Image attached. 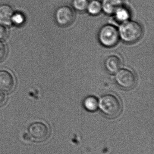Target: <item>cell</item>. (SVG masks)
I'll return each mask as SVG.
<instances>
[{
  "instance_id": "cell-4",
  "label": "cell",
  "mask_w": 154,
  "mask_h": 154,
  "mask_svg": "<svg viewBox=\"0 0 154 154\" xmlns=\"http://www.w3.org/2000/svg\"><path fill=\"white\" fill-rule=\"evenodd\" d=\"M115 80L119 87L127 90L134 88L137 83L135 75L127 69L118 70L116 74Z\"/></svg>"
},
{
  "instance_id": "cell-5",
  "label": "cell",
  "mask_w": 154,
  "mask_h": 154,
  "mask_svg": "<svg viewBox=\"0 0 154 154\" xmlns=\"http://www.w3.org/2000/svg\"><path fill=\"white\" fill-rule=\"evenodd\" d=\"M28 133L31 140L40 143L45 141L48 138L49 135V129L44 123L35 122L29 126Z\"/></svg>"
},
{
  "instance_id": "cell-17",
  "label": "cell",
  "mask_w": 154,
  "mask_h": 154,
  "mask_svg": "<svg viewBox=\"0 0 154 154\" xmlns=\"http://www.w3.org/2000/svg\"><path fill=\"white\" fill-rule=\"evenodd\" d=\"M8 31L5 25L0 24V40L5 39L8 37Z\"/></svg>"
},
{
  "instance_id": "cell-3",
  "label": "cell",
  "mask_w": 154,
  "mask_h": 154,
  "mask_svg": "<svg viewBox=\"0 0 154 154\" xmlns=\"http://www.w3.org/2000/svg\"><path fill=\"white\" fill-rule=\"evenodd\" d=\"M98 39L101 45L106 48L115 46L119 39V34L117 28L112 24H106L99 30Z\"/></svg>"
},
{
  "instance_id": "cell-1",
  "label": "cell",
  "mask_w": 154,
  "mask_h": 154,
  "mask_svg": "<svg viewBox=\"0 0 154 154\" xmlns=\"http://www.w3.org/2000/svg\"><path fill=\"white\" fill-rule=\"evenodd\" d=\"M119 37L126 43L133 44L138 42L143 34L142 25L134 21L129 20L121 23L118 29Z\"/></svg>"
},
{
  "instance_id": "cell-11",
  "label": "cell",
  "mask_w": 154,
  "mask_h": 154,
  "mask_svg": "<svg viewBox=\"0 0 154 154\" xmlns=\"http://www.w3.org/2000/svg\"><path fill=\"white\" fill-rule=\"evenodd\" d=\"M113 15L117 22L122 23L130 20L131 14L128 8L124 5L116 11Z\"/></svg>"
},
{
  "instance_id": "cell-2",
  "label": "cell",
  "mask_w": 154,
  "mask_h": 154,
  "mask_svg": "<svg viewBox=\"0 0 154 154\" xmlns=\"http://www.w3.org/2000/svg\"><path fill=\"white\" fill-rule=\"evenodd\" d=\"M99 107L104 115L111 118L117 117L122 112L121 102L117 97L111 94L103 96L99 102Z\"/></svg>"
},
{
  "instance_id": "cell-15",
  "label": "cell",
  "mask_w": 154,
  "mask_h": 154,
  "mask_svg": "<svg viewBox=\"0 0 154 154\" xmlns=\"http://www.w3.org/2000/svg\"><path fill=\"white\" fill-rule=\"evenodd\" d=\"M25 21V16L21 12H14L11 18V23L17 26H20Z\"/></svg>"
},
{
  "instance_id": "cell-7",
  "label": "cell",
  "mask_w": 154,
  "mask_h": 154,
  "mask_svg": "<svg viewBox=\"0 0 154 154\" xmlns=\"http://www.w3.org/2000/svg\"><path fill=\"white\" fill-rule=\"evenodd\" d=\"M14 77L6 70L0 71V89L2 91L9 92L14 89L15 87Z\"/></svg>"
},
{
  "instance_id": "cell-12",
  "label": "cell",
  "mask_w": 154,
  "mask_h": 154,
  "mask_svg": "<svg viewBox=\"0 0 154 154\" xmlns=\"http://www.w3.org/2000/svg\"><path fill=\"white\" fill-rule=\"evenodd\" d=\"M86 11L92 16L99 15L103 11L101 2L99 0H91L89 2Z\"/></svg>"
},
{
  "instance_id": "cell-18",
  "label": "cell",
  "mask_w": 154,
  "mask_h": 154,
  "mask_svg": "<svg viewBox=\"0 0 154 154\" xmlns=\"http://www.w3.org/2000/svg\"><path fill=\"white\" fill-rule=\"evenodd\" d=\"M6 95L2 90L0 89V106H2L6 101Z\"/></svg>"
},
{
  "instance_id": "cell-8",
  "label": "cell",
  "mask_w": 154,
  "mask_h": 154,
  "mask_svg": "<svg viewBox=\"0 0 154 154\" xmlns=\"http://www.w3.org/2000/svg\"><path fill=\"white\" fill-rule=\"evenodd\" d=\"M103 11L107 15H113L119 7L124 5V0H102Z\"/></svg>"
},
{
  "instance_id": "cell-14",
  "label": "cell",
  "mask_w": 154,
  "mask_h": 154,
  "mask_svg": "<svg viewBox=\"0 0 154 154\" xmlns=\"http://www.w3.org/2000/svg\"><path fill=\"white\" fill-rule=\"evenodd\" d=\"M89 0H73L72 6L74 10L80 12L86 11Z\"/></svg>"
},
{
  "instance_id": "cell-19",
  "label": "cell",
  "mask_w": 154,
  "mask_h": 154,
  "mask_svg": "<svg viewBox=\"0 0 154 154\" xmlns=\"http://www.w3.org/2000/svg\"><path fill=\"white\" fill-rule=\"evenodd\" d=\"M22 138L23 140L25 141V142H30V141L31 140L30 137V135L29 134H27V133H24V134H23Z\"/></svg>"
},
{
  "instance_id": "cell-10",
  "label": "cell",
  "mask_w": 154,
  "mask_h": 154,
  "mask_svg": "<svg viewBox=\"0 0 154 154\" xmlns=\"http://www.w3.org/2000/svg\"><path fill=\"white\" fill-rule=\"evenodd\" d=\"M122 61L116 56H111L105 61V67L108 71L111 74L116 73L121 68Z\"/></svg>"
},
{
  "instance_id": "cell-6",
  "label": "cell",
  "mask_w": 154,
  "mask_h": 154,
  "mask_svg": "<svg viewBox=\"0 0 154 154\" xmlns=\"http://www.w3.org/2000/svg\"><path fill=\"white\" fill-rule=\"evenodd\" d=\"M55 20L57 23L61 27H67L73 23L75 14L72 8L68 5L59 7L56 11Z\"/></svg>"
},
{
  "instance_id": "cell-13",
  "label": "cell",
  "mask_w": 154,
  "mask_h": 154,
  "mask_svg": "<svg viewBox=\"0 0 154 154\" xmlns=\"http://www.w3.org/2000/svg\"><path fill=\"white\" fill-rule=\"evenodd\" d=\"M83 106L88 111L94 112L99 107V100L96 97L90 96L86 97L83 101Z\"/></svg>"
},
{
  "instance_id": "cell-16",
  "label": "cell",
  "mask_w": 154,
  "mask_h": 154,
  "mask_svg": "<svg viewBox=\"0 0 154 154\" xmlns=\"http://www.w3.org/2000/svg\"><path fill=\"white\" fill-rule=\"evenodd\" d=\"M7 48L5 44L0 41V61H2L7 55Z\"/></svg>"
},
{
  "instance_id": "cell-9",
  "label": "cell",
  "mask_w": 154,
  "mask_h": 154,
  "mask_svg": "<svg viewBox=\"0 0 154 154\" xmlns=\"http://www.w3.org/2000/svg\"><path fill=\"white\" fill-rule=\"evenodd\" d=\"M14 12L11 6L9 5H0V24L3 25L11 24V18Z\"/></svg>"
}]
</instances>
